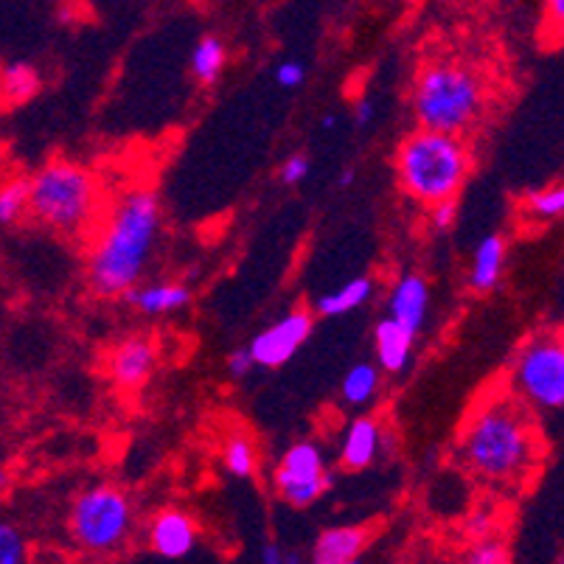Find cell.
Segmentation results:
<instances>
[{
  "mask_svg": "<svg viewBox=\"0 0 564 564\" xmlns=\"http://www.w3.org/2000/svg\"><path fill=\"white\" fill-rule=\"evenodd\" d=\"M545 438L531 404L514 391L489 393L466 415L458 435V458L495 489H522L545 460Z\"/></svg>",
  "mask_w": 564,
  "mask_h": 564,
  "instance_id": "6da1fadb",
  "label": "cell"
},
{
  "mask_svg": "<svg viewBox=\"0 0 564 564\" xmlns=\"http://www.w3.org/2000/svg\"><path fill=\"white\" fill-rule=\"evenodd\" d=\"M161 234V199L152 188H130L101 219L87 256V286L99 299H124L143 279Z\"/></svg>",
  "mask_w": 564,
  "mask_h": 564,
  "instance_id": "7a4b0ae2",
  "label": "cell"
},
{
  "mask_svg": "<svg viewBox=\"0 0 564 564\" xmlns=\"http://www.w3.org/2000/svg\"><path fill=\"white\" fill-rule=\"evenodd\" d=\"M410 107L419 127L464 135L484 116L486 85L469 65L435 59L415 74Z\"/></svg>",
  "mask_w": 564,
  "mask_h": 564,
  "instance_id": "3957f363",
  "label": "cell"
},
{
  "mask_svg": "<svg viewBox=\"0 0 564 564\" xmlns=\"http://www.w3.org/2000/svg\"><path fill=\"white\" fill-rule=\"evenodd\" d=\"M471 155L460 135L419 127L397 152V174L404 192L424 205H438L458 197L469 181Z\"/></svg>",
  "mask_w": 564,
  "mask_h": 564,
  "instance_id": "277c9868",
  "label": "cell"
},
{
  "mask_svg": "<svg viewBox=\"0 0 564 564\" xmlns=\"http://www.w3.org/2000/svg\"><path fill=\"white\" fill-rule=\"evenodd\" d=\"M105 199L96 177L70 161H51L32 177V217L54 234L85 239L101 225Z\"/></svg>",
  "mask_w": 564,
  "mask_h": 564,
  "instance_id": "5b68a950",
  "label": "cell"
},
{
  "mask_svg": "<svg viewBox=\"0 0 564 564\" xmlns=\"http://www.w3.org/2000/svg\"><path fill=\"white\" fill-rule=\"evenodd\" d=\"M132 502L110 484H96L79 491L70 506L68 533L79 551L90 556H112L127 545L132 533Z\"/></svg>",
  "mask_w": 564,
  "mask_h": 564,
  "instance_id": "8992f818",
  "label": "cell"
},
{
  "mask_svg": "<svg viewBox=\"0 0 564 564\" xmlns=\"http://www.w3.org/2000/svg\"><path fill=\"white\" fill-rule=\"evenodd\" d=\"M511 391L536 410L564 408V332H540L520 348Z\"/></svg>",
  "mask_w": 564,
  "mask_h": 564,
  "instance_id": "52a82bcc",
  "label": "cell"
},
{
  "mask_svg": "<svg viewBox=\"0 0 564 564\" xmlns=\"http://www.w3.org/2000/svg\"><path fill=\"white\" fill-rule=\"evenodd\" d=\"M275 491L292 509H310L332 486V475L323 464V453L312 441H299L281 455L273 475Z\"/></svg>",
  "mask_w": 564,
  "mask_h": 564,
  "instance_id": "ba28073f",
  "label": "cell"
},
{
  "mask_svg": "<svg viewBox=\"0 0 564 564\" xmlns=\"http://www.w3.org/2000/svg\"><path fill=\"white\" fill-rule=\"evenodd\" d=\"M312 315L306 310H292L281 321H275L270 329L253 337L250 351L259 368H281L299 354V348L310 340Z\"/></svg>",
  "mask_w": 564,
  "mask_h": 564,
  "instance_id": "9c48e42d",
  "label": "cell"
},
{
  "mask_svg": "<svg viewBox=\"0 0 564 564\" xmlns=\"http://www.w3.org/2000/svg\"><path fill=\"white\" fill-rule=\"evenodd\" d=\"M199 528L186 511L166 509L161 514L152 517L150 531H147V542L150 551L161 558H186L188 553L197 547Z\"/></svg>",
  "mask_w": 564,
  "mask_h": 564,
  "instance_id": "30bf717a",
  "label": "cell"
},
{
  "mask_svg": "<svg viewBox=\"0 0 564 564\" xmlns=\"http://www.w3.org/2000/svg\"><path fill=\"white\" fill-rule=\"evenodd\" d=\"M158 366V348L147 337H130L118 343L107 360V373L121 388H141Z\"/></svg>",
  "mask_w": 564,
  "mask_h": 564,
  "instance_id": "8fae6325",
  "label": "cell"
},
{
  "mask_svg": "<svg viewBox=\"0 0 564 564\" xmlns=\"http://www.w3.org/2000/svg\"><path fill=\"white\" fill-rule=\"evenodd\" d=\"M371 542V528L366 525H335L321 531L312 545L315 564H351L362 556Z\"/></svg>",
  "mask_w": 564,
  "mask_h": 564,
  "instance_id": "7c38bea8",
  "label": "cell"
},
{
  "mask_svg": "<svg viewBox=\"0 0 564 564\" xmlns=\"http://www.w3.org/2000/svg\"><path fill=\"white\" fill-rule=\"evenodd\" d=\"M388 310L391 317H397L402 326H408L410 332H422L424 321H427L430 312V284L424 275L408 273L397 281V286L391 290V299H388Z\"/></svg>",
  "mask_w": 564,
  "mask_h": 564,
  "instance_id": "4fadbf2b",
  "label": "cell"
},
{
  "mask_svg": "<svg viewBox=\"0 0 564 564\" xmlns=\"http://www.w3.org/2000/svg\"><path fill=\"white\" fill-rule=\"evenodd\" d=\"M141 315H172V312L186 310L192 301V290L181 281H158V284L132 286L124 295Z\"/></svg>",
  "mask_w": 564,
  "mask_h": 564,
  "instance_id": "5bb4252c",
  "label": "cell"
},
{
  "mask_svg": "<svg viewBox=\"0 0 564 564\" xmlns=\"http://www.w3.org/2000/svg\"><path fill=\"white\" fill-rule=\"evenodd\" d=\"M413 340L415 332L397 321V317H384L373 332V343H377V360L384 371L402 373L408 368L410 357H413Z\"/></svg>",
  "mask_w": 564,
  "mask_h": 564,
  "instance_id": "9a60e30c",
  "label": "cell"
},
{
  "mask_svg": "<svg viewBox=\"0 0 564 564\" xmlns=\"http://www.w3.org/2000/svg\"><path fill=\"white\" fill-rule=\"evenodd\" d=\"M379 444H382V430H379V424L373 419H357L346 430V438H343L340 466L348 471L366 469L377 458Z\"/></svg>",
  "mask_w": 564,
  "mask_h": 564,
  "instance_id": "2e32d148",
  "label": "cell"
},
{
  "mask_svg": "<svg viewBox=\"0 0 564 564\" xmlns=\"http://www.w3.org/2000/svg\"><path fill=\"white\" fill-rule=\"evenodd\" d=\"M502 267H506V239L500 234L486 236L471 256L469 290L480 292V295L495 290L502 279Z\"/></svg>",
  "mask_w": 564,
  "mask_h": 564,
  "instance_id": "e0dca14e",
  "label": "cell"
},
{
  "mask_svg": "<svg viewBox=\"0 0 564 564\" xmlns=\"http://www.w3.org/2000/svg\"><path fill=\"white\" fill-rule=\"evenodd\" d=\"M373 295V281L366 279V275H360V279L348 281V284H343L340 290L329 292V295H323L321 301L315 304L317 315L323 317H340V315H348V312L360 310L362 304H368V299Z\"/></svg>",
  "mask_w": 564,
  "mask_h": 564,
  "instance_id": "ac0fdd59",
  "label": "cell"
},
{
  "mask_svg": "<svg viewBox=\"0 0 564 564\" xmlns=\"http://www.w3.org/2000/svg\"><path fill=\"white\" fill-rule=\"evenodd\" d=\"M40 90V74L25 63H12L0 70V99L7 105H25Z\"/></svg>",
  "mask_w": 564,
  "mask_h": 564,
  "instance_id": "d6986e66",
  "label": "cell"
},
{
  "mask_svg": "<svg viewBox=\"0 0 564 564\" xmlns=\"http://www.w3.org/2000/svg\"><path fill=\"white\" fill-rule=\"evenodd\" d=\"M225 63H228V51L225 43L214 34H205L192 51V74L197 76L199 85H214L223 76Z\"/></svg>",
  "mask_w": 564,
  "mask_h": 564,
  "instance_id": "ffe728a7",
  "label": "cell"
},
{
  "mask_svg": "<svg viewBox=\"0 0 564 564\" xmlns=\"http://www.w3.org/2000/svg\"><path fill=\"white\" fill-rule=\"evenodd\" d=\"M32 212V181L9 177L0 183V225H14Z\"/></svg>",
  "mask_w": 564,
  "mask_h": 564,
  "instance_id": "44dd1931",
  "label": "cell"
},
{
  "mask_svg": "<svg viewBox=\"0 0 564 564\" xmlns=\"http://www.w3.org/2000/svg\"><path fill=\"white\" fill-rule=\"evenodd\" d=\"M223 464L234 478H250L259 466V453L248 433L228 435L223 447Z\"/></svg>",
  "mask_w": 564,
  "mask_h": 564,
  "instance_id": "7402d4cb",
  "label": "cell"
},
{
  "mask_svg": "<svg viewBox=\"0 0 564 564\" xmlns=\"http://www.w3.org/2000/svg\"><path fill=\"white\" fill-rule=\"evenodd\" d=\"M377 388H379V371L371 366V362H360V366H354L351 371L343 377L340 393L348 404H366L371 402Z\"/></svg>",
  "mask_w": 564,
  "mask_h": 564,
  "instance_id": "603a6c76",
  "label": "cell"
},
{
  "mask_svg": "<svg viewBox=\"0 0 564 564\" xmlns=\"http://www.w3.org/2000/svg\"><path fill=\"white\" fill-rule=\"evenodd\" d=\"M525 214L531 219H540V223H551V219L564 217V183L533 192L525 203Z\"/></svg>",
  "mask_w": 564,
  "mask_h": 564,
  "instance_id": "cb8c5ba5",
  "label": "cell"
},
{
  "mask_svg": "<svg viewBox=\"0 0 564 564\" xmlns=\"http://www.w3.org/2000/svg\"><path fill=\"white\" fill-rule=\"evenodd\" d=\"M32 558L29 542L14 522L0 520V564H23Z\"/></svg>",
  "mask_w": 564,
  "mask_h": 564,
  "instance_id": "d4e9b609",
  "label": "cell"
},
{
  "mask_svg": "<svg viewBox=\"0 0 564 564\" xmlns=\"http://www.w3.org/2000/svg\"><path fill=\"white\" fill-rule=\"evenodd\" d=\"M542 43L547 48L564 45V0H545V7H542Z\"/></svg>",
  "mask_w": 564,
  "mask_h": 564,
  "instance_id": "484cf974",
  "label": "cell"
},
{
  "mask_svg": "<svg viewBox=\"0 0 564 564\" xmlns=\"http://www.w3.org/2000/svg\"><path fill=\"white\" fill-rule=\"evenodd\" d=\"M509 558L511 553L509 547H506V542L495 540V536H480V540L475 542V547L466 553V562L471 564H506Z\"/></svg>",
  "mask_w": 564,
  "mask_h": 564,
  "instance_id": "4316f807",
  "label": "cell"
},
{
  "mask_svg": "<svg viewBox=\"0 0 564 564\" xmlns=\"http://www.w3.org/2000/svg\"><path fill=\"white\" fill-rule=\"evenodd\" d=\"M455 217H458V205H455V199H447V203H438L430 208V225H433L435 234H447L455 225Z\"/></svg>",
  "mask_w": 564,
  "mask_h": 564,
  "instance_id": "83f0119b",
  "label": "cell"
},
{
  "mask_svg": "<svg viewBox=\"0 0 564 564\" xmlns=\"http://www.w3.org/2000/svg\"><path fill=\"white\" fill-rule=\"evenodd\" d=\"M306 174H310V158L306 155L286 158L284 166H281V181L286 186H299L301 181H306Z\"/></svg>",
  "mask_w": 564,
  "mask_h": 564,
  "instance_id": "f1b7e54d",
  "label": "cell"
},
{
  "mask_svg": "<svg viewBox=\"0 0 564 564\" xmlns=\"http://www.w3.org/2000/svg\"><path fill=\"white\" fill-rule=\"evenodd\" d=\"M253 368H256V360H253V351H250V346L248 348H236V351L228 357L230 377L245 379L250 371H253Z\"/></svg>",
  "mask_w": 564,
  "mask_h": 564,
  "instance_id": "f546056e",
  "label": "cell"
},
{
  "mask_svg": "<svg viewBox=\"0 0 564 564\" xmlns=\"http://www.w3.org/2000/svg\"><path fill=\"white\" fill-rule=\"evenodd\" d=\"M304 79H306V70H304V65L301 63H281L279 68H275V82H279L281 87H299V85H304Z\"/></svg>",
  "mask_w": 564,
  "mask_h": 564,
  "instance_id": "4dcf8cb0",
  "label": "cell"
},
{
  "mask_svg": "<svg viewBox=\"0 0 564 564\" xmlns=\"http://www.w3.org/2000/svg\"><path fill=\"white\" fill-rule=\"evenodd\" d=\"M466 528H469V533H475V536H489L491 528H495V520H491V514H486V511H478V514H471L469 522H466Z\"/></svg>",
  "mask_w": 564,
  "mask_h": 564,
  "instance_id": "1f68e13d",
  "label": "cell"
},
{
  "mask_svg": "<svg viewBox=\"0 0 564 564\" xmlns=\"http://www.w3.org/2000/svg\"><path fill=\"white\" fill-rule=\"evenodd\" d=\"M371 118H373V105H371V101L360 99V101H357V105H354V124L366 127V124H371Z\"/></svg>",
  "mask_w": 564,
  "mask_h": 564,
  "instance_id": "d6a6232c",
  "label": "cell"
},
{
  "mask_svg": "<svg viewBox=\"0 0 564 564\" xmlns=\"http://www.w3.org/2000/svg\"><path fill=\"white\" fill-rule=\"evenodd\" d=\"M261 562H264V564H284V562H295V556H286V553H281V547L267 545L264 551H261Z\"/></svg>",
  "mask_w": 564,
  "mask_h": 564,
  "instance_id": "836d02e7",
  "label": "cell"
},
{
  "mask_svg": "<svg viewBox=\"0 0 564 564\" xmlns=\"http://www.w3.org/2000/svg\"><path fill=\"white\" fill-rule=\"evenodd\" d=\"M351 183H354V169H343V172H340V181H337V186L346 188V186H351Z\"/></svg>",
  "mask_w": 564,
  "mask_h": 564,
  "instance_id": "e575fe53",
  "label": "cell"
},
{
  "mask_svg": "<svg viewBox=\"0 0 564 564\" xmlns=\"http://www.w3.org/2000/svg\"><path fill=\"white\" fill-rule=\"evenodd\" d=\"M9 486V471H7V464H3V458H0V491L7 489Z\"/></svg>",
  "mask_w": 564,
  "mask_h": 564,
  "instance_id": "d590c367",
  "label": "cell"
},
{
  "mask_svg": "<svg viewBox=\"0 0 564 564\" xmlns=\"http://www.w3.org/2000/svg\"><path fill=\"white\" fill-rule=\"evenodd\" d=\"M337 116H323V130H335Z\"/></svg>",
  "mask_w": 564,
  "mask_h": 564,
  "instance_id": "8d00e7d4",
  "label": "cell"
},
{
  "mask_svg": "<svg viewBox=\"0 0 564 564\" xmlns=\"http://www.w3.org/2000/svg\"><path fill=\"white\" fill-rule=\"evenodd\" d=\"M7 419V404H3V393H0V424Z\"/></svg>",
  "mask_w": 564,
  "mask_h": 564,
  "instance_id": "74e56055",
  "label": "cell"
},
{
  "mask_svg": "<svg viewBox=\"0 0 564 564\" xmlns=\"http://www.w3.org/2000/svg\"><path fill=\"white\" fill-rule=\"evenodd\" d=\"M65 3H79V0H65Z\"/></svg>",
  "mask_w": 564,
  "mask_h": 564,
  "instance_id": "f35d334b",
  "label": "cell"
}]
</instances>
